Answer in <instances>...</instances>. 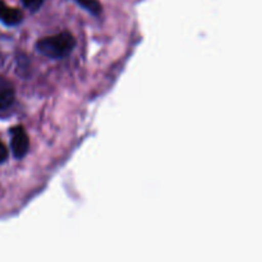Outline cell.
<instances>
[{"instance_id":"obj_4","label":"cell","mask_w":262,"mask_h":262,"mask_svg":"<svg viewBox=\"0 0 262 262\" xmlns=\"http://www.w3.org/2000/svg\"><path fill=\"white\" fill-rule=\"evenodd\" d=\"M23 14L17 8H12L0 0V22L7 26H17L22 22Z\"/></svg>"},{"instance_id":"obj_7","label":"cell","mask_w":262,"mask_h":262,"mask_svg":"<svg viewBox=\"0 0 262 262\" xmlns=\"http://www.w3.org/2000/svg\"><path fill=\"white\" fill-rule=\"evenodd\" d=\"M7 159H8V150H7V147H5L4 143L0 141V164L5 163V161H7Z\"/></svg>"},{"instance_id":"obj_6","label":"cell","mask_w":262,"mask_h":262,"mask_svg":"<svg viewBox=\"0 0 262 262\" xmlns=\"http://www.w3.org/2000/svg\"><path fill=\"white\" fill-rule=\"evenodd\" d=\"M43 2H45V0H22L23 5H25L28 10H31V12H36V10L40 9L41 5L43 4Z\"/></svg>"},{"instance_id":"obj_2","label":"cell","mask_w":262,"mask_h":262,"mask_svg":"<svg viewBox=\"0 0 262 262\" xmlns=\"http://www.w3.org/2000/svg\"><path fill=\"white\" fill-rule=\"evenodd\" d=\"M10 147H12L13 155L17 159L25 158L26 154L30 148V141H28L27 133L22 127H14L10 129Z\"/></svg>"},{"instance_id":"obj_5","label":"cell","mask_w":262,"mask_h":262,"mask_svg":"<svg viewBox=\"0 0 262 262\" xmlns=\"http://www.w3.org/2000/svg\"><path fill=\"white\" fill-rule=\"evenodd\" d=\"M74 2L94 15H99L102 10L99 0H74Z\"/></svg>"},{"instance_id":"obj_1","label":"cell","mask_w":262,"mask_h":262,"mask_svg":"<svg viewBox=\"0 0 262 262\" xmlns=\"http://www.w3.org/2000/svg\"><path fill=\"white\" fill-rule=\"evenodd\" d=\"M76 46V40L69 32H60L48 36L36 43V50L50 59H61L68 56Z\"/></svg>"},{"instance_id":"obj_3","label":"cell","mask_w":262,"mask_h":262,"mask_svg":"<svg viewBox=\"0 0 262 262\" xmlns=\"http://www.w3.org/2000/svg\"><path fill=\"white\" fill-rule=\"evenodd\" d=\"M14 87L8 79L0 78V113H4L14 104Z\"/></svg>"}]
</instances>
